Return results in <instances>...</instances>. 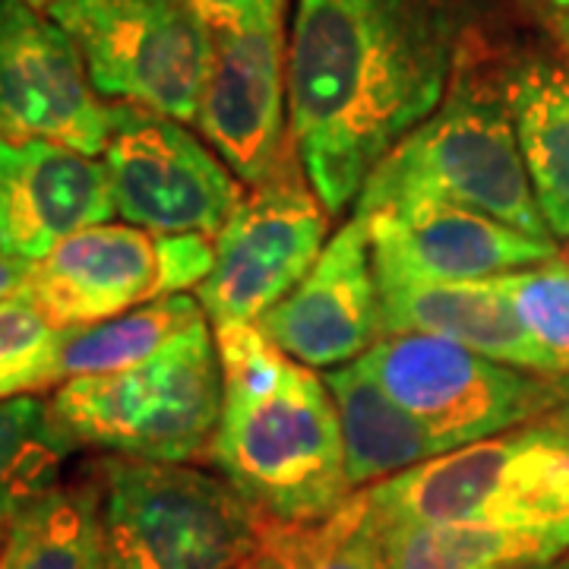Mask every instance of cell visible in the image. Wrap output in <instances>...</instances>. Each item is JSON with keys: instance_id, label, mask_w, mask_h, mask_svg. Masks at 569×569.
Here are the masks:
<instances>
[{"instance_id": "1", "label": "cell", "mask_w": 569, "mask_h": 569, "mask_svg": "<svg viewBox=\"0 0 569 569\" xmlns=\"http://www.w3.org/2000/svg\"><path fill=\"white\" fill-rule=\"evenodd\" d=\"M475 0H298L288 36V130L329 216L443 104Z\"/></svg>"}, {"instance_id": "2", "label": "cell", "mask_w": 569, "mask_h": 569, "mask_svg": "<svg viewBox=\"0 0 569 569\" xmlns=\"http://www.w3.org/2000/svg\"><path fill=\"white\" fill-rule=\"evenodd\" d=\"M222 361V415L206 459L276 522H317L346 507L342 425L313 367L276 348L257 323L212 326Z\"/></svg>"}, {"instance_id": "3", "label": "cell", "mask_w": 569, "mask_h": 569, "mask_svg": "<svg viewBox=\"0 0 569 569\" xmlns=\"http://www.w3.org/2000/svg\"><path fill=\"white\" fill-rule=\"evenodd\" d=\"M408 200L468 206L531 238L553 241L531 190L507 92L456 77L443 104L373 168L355 212Z\"/></svg>"}, {"instance_id": "4", "label": "cell", "mask_w": 569, "mask_h": 569, "mask_svg": "<svg viewBox=\"0 0 569 569\" xmlns=\"http://www.w3.org/2000/svg\"><path fill=\"white\" fill-rule=\"evenodd\" d=\"M51 415L77 449L146 462L203 459L222 415L216 329L197 320L140 365L63 383Z\"/></svg>"}, {"instance_id": "5", "label": "cell", "mask_w": 569, "mask_h": 569, "mask_svg": "<svg viewBox=\"0 0 569 569\" xmlns=\"http://www.w3.org/2000/svg\"><path fill=\"white\" fill-rule=\"evenodd\" d=\"M89 475L108 569H238L257 553L266 516L222 475L123 456L96 459Z\"/></svg>"}, {"instance_id": "6", "label": "cell", "mask_w": 569, "mask_h": 569, "mask_svg": "<svg viewBox=\"0 0 569 569\" xmlns=\"http://www.w3.org/2000/svg\"><path fill=\"white\" fill-rule=\"evenodd\" d=\"M377 526H507L569 531V443L548 425L516 427L365 488Z\"/></svg>"}, {"instance_id": "7", "label": "cell", "mask_w": 569, "mask_h": 569, "mask_svg": "<svg viewBox=\"0 0 569 569\" xmlns=\"http://www.w3.org/2000/svg\"><path fill=\"white\" fill-rule=\"evenodd\" d=\"M77 44L102 99L197 123L216 32L183 0H29Z\"/></svg>"}, {"instance_id": "8", "label": "cell", "mask_w": 569, "mask_h": 569, "mask_svg": "<svg viewBox=\"0 0 569 569\" xmlns=\"http://www.w3.org/2000/svg\"><path fill=\"white\" fill-rule=\"evenodd\" d=\"M212 263L216 241L206 234L92 224L29 263L20 295L54 329L96 326L168 295L197 291Z\"/></svg>"}, {"instance_id": "9", "label": "cell", "mask_w": 569, "mask_h": 569, "mask_svg": "<svg viewBox=\"0 0 569 569\" xmlns=\"http://www.w3.org/2000/svg\"><path fill=\"white\" fill-rule=\"evenodd\" d=\"M361 365L447 452L535 425L557 402L553 377L490 361L437 336H380Z\"/></svg>"}, {"instance_id": "10", "label": "cell", "mask_w": 569, "mask_h": 569, "mask_svg": "<svg viewBox=\"0 0 569 569\" xmlns=\"http://www.w3.org/2000/svg\"><path fill=\"white\" fill-rule=\"evenodd\" d=\"M104 168L118 216L152 234L216 238L244 203V183L187 123L111 104Z\"/></svg>"}, {"instance_id": "11", "label": "cell", "mask_w": 569, "mask_h": 569, "mask_svg": "<svg viewBox=\"0 0 569 569\" xmlns=\"http://www.w3.org/2000/svg\"><path fill=\"white\" fill-rule=\"evenodd\" d=\"M329 219L301 164L253 187L212 238L216 263L197 288L206 320L212 326L260 323L320 260Z\"/></svg>"}, {"instance_id": "12", "label": "cell", "mask_w": 569, "mask_h": 569, "mask_svg": "<svg viewBox=\"0 0 569 569\" xmlns=\"http://www.w3.org/2000/svg\"><path fill=\"white\" fill-rule=\"evenodd\" d=\"M102 102L77 44L29 0H0V140H48L104 152Z\"/></svg>"}, {"instance_id": "13", "label": "cell", "mask_w": 569, "mask_h": 569, "mask_svg": "<svg viewBox=\"0 0 569 569\" xmlns=\"http://www.w3.org/2000/svg\"><path fill=\"white\" fill-rule=\"evenodd\" d=\"M365 222L380 288L488 282L557 257V241L531 238L468 206L408 200L367 212Z\"/></svg>"}, {"instance_id": "14", "label": "cell", "mask_w": 569, "mask_h": 569, "mask_svg": "<svg viewBox=\"0 0 569 569\" xmlns=\"http://www.w3.org/2000/svg\"><path fill=\"white\" fill-rule=\"evenodd\" d=\"M197 127L238 181L260 187L298 164L288 130V41L282 26L216 32Z\"/></svg>"}, {"instance_id": "15", "label": "cell", "mask_w": 569, "mask_h": 569, "mask_svg": "<svg viewBox=\"0 0 569 569\" xmlns=\"http://www.w3.org/2000/svg\"><path fill=\"white\" fill-rule=\"evenodd\" d=\"M263 336L313 370L351 365L383 336V291L365 216H351L301 284L260 320Z\"/></svg>"}, {"instance_id": "16", "label": "cell", "mask_w": 569, "mask_h": 569, "mask_svg": "<svg viewBox=\"0 0 569 569\" xmlns=\"http://www.w3.org/2000/svg\"><path fill=\"white\" fill-rule=\"evenodd\" d=\"M118 216L108 168L48 140H0V253L36 263Z\"/></svg>"}, {"instance_id": "17", "label": "cell", "mask_w": 569, "mask_h": 569, "mask_svg": "<svg viewBox=\"0 0 569 569\" xmlns=\"http://www.w3.org/2000/svg\"><path fill=\"white\" fill-rule=\"evenodd\" d=\"M383 291V336H437L490 361L550 377L548 358L531 342L509 298L488 282L399 284Z\"/></svg>"}, {"instance_id": "18", "label": "cell", "mask_w": 569, "mask_h": 569, "mask_svg": "<svg viewBox=\"0 0 569 569\" xmlns=\"http://www.w3.org/2000/svg\"><path fill=\"white\" fill-rule=\"evenodd\" d=\"M323 380L339 411L348 485L355 490L373 488L408 468L447 456L440 440L373 380L361 358L326 370Z\"/></svg>"}, {"instance_id": "19", "label": "cell", "mask_w": 569, "mask_h": 569, "mask_svg": "<svg viewBox=\"0 0 569 569\" xmlns=\"http://www.w3.org/2000/svg\"><path fill=\"white\" fill-rule=\"evenodd\" d=\"M531 190L548 231L569 238V67L529 58L503 82Z\"/></svg>"}, {"instance_id": "20", "label": "cell", "mask_w": 569, "mask_h": 569, "mask_svg": "<svg viewBox=\"0 0 569 569\" xmlns=\"http://www.w3.org/2000/svg\"><path fill=\"white\" fill-rule=\"evenodd\" d=\"M383 569H535L569 550L567 529L507 526H377Z\"/></svg>"}, {"instance_id": "21", "label": "cell", "mask_w": 569, "mask_h": 569, "mask_svg": "<svg viewBox=\"0 0 569 569\" xmlns=\"http://www.w3.org/2000/svg\"><path fill=\"white\" fill-rule=\"evenodd\" d=\"M0 569H108L99 529V488L86 471L36 497L17 516L3 545Z\"/></svg>"}, {"instance_id": "22", "label": "cell", "mask_w": 569, "mask_h": 569, "mask_svg": "<svg viewBox=\"0 0 569 569\" xmlns=\"http://www.w3.org/2000/svg\"><path fill=\"white\" fill-rule=\"evenodd\" d=\"M197 320H206L203 307L197 295L183 291L127 310L104 323L61 329L54 342V387L140 365Z\"/></svg>"}, {"instance_id": "23", "label": "cell", "mask_w": 569, "mask_h": 569, "mask_svg": "<svg viewBox=\"0 0 569 569\" xmlns=\"http://www.w3.org/2000/svg\"><path fill=\"white\" fill-rule=\"evenodd\" d=\"M73 449L51 402L39 396L0 402V545L22 509L61 485V468Z\"/></svg>"}, {"instance_id": "24", "label": "cell", "mask_w": 569, "mask_h": 569, "mask_svg": "<svg viewBox=\"0 0 569 569\" xmlns=\"http://www.w3.org/2000/svg\"><path fill=\"white\" fill-rule=\"evenodd\" d=\"M257 569H383L380 531L365 490L317 522L263 519L260 545L250 560Z\"/></svg>"}, {"instance_id": "25", "label": "cell", "mask_w": 569, "mask_h": 569, "mask_svg": "<svg viewBox=\"0 0 569 569\" xmlns=\"http://www.w3.org/2000/svg\"><path fill=\"white\" fill-rule=\"evenodd\" d=\"M512 310L548 358L550 377H569V263L550 257L529 269H516L493 279Z\"/></svg>"}, {"instance_id": "26", "label": "cell", "mask_w": 569, "mask_h": 569, "mask_svg": "<svg viewBox=\"0 0 569 569\" xmlns=\"http://www.w3.org/2000/svg\"><path fill=\"white\" fill-rule=\"evenodd\" d=\"M58 332L22 295L0 301V402L54 387Z\"/></svg>"}, {"instance_id": "27", "label": "cell", "mask_w": 569, "mask_h": 569, "mask_svg": "<svg viewBox=\"0 0 569 569\" xmlns=\"http://www.w3.org/2000/svg\"><path fill=\"white\" fill-rule=\"evenodd\" d=\"M212 32L282 26L284 0H183Z\"/></svg>"}, {"instance_id": "28", "label": "cell", "mask_w": 569, "mask_h": 569, "mask_svg": "<svg viewBox=\"0 0 569 569\" xmlns=\"http://www.w3.org/2000/svg\"><path fill=\"white\" fill-rule=\"evenodd\" d=\"M26 276H29V263L26 260L0 253V301L17 298L22 291V284H26Z\"/></svg>"}, {"instance_id": "29", "label": "cell", "mask_w": 569, "mask_h": 569, "mask_svg": "<svg viewBox=\"0 0 569 569\" xmlns=\"http://www.w3.org/2000/svg\"><path fill=\"white\" fill-rule=\"evenodd\" d=\"M541 425H548L550 430H557L569 443V377H557V402L548 415L541 418Z\"/></svg>"}, {"instance_id": "30", "label": "cell", "mask_w": 569, "mask_h": 569, "mask_svg": "<svg viewBox=\"0 0 569 569\" xmlns=\"http://www.w3.org/2000/svg\"><path fill=\"white\" fill-rule=\"evenodd\" d=\"M553 32H557V39H560V44H563V51L569 54V13L553 22Z\"/></svg>"}, {"instance_id": "31", "label": "cell", "mask_w": 569, "mask_h": 569, "mask_svg": "<svg viewBox=\"0 0 569 569\" xmlns=\"http://www.w3.org/2000/svg\"><path fill=\"white\" fill-rule=\"evenodd\" d=\"M535 569H569V563H548V567H535Z\"/></svg>"}, {"instance_id": "32", "label": "cell", "mask_w": 569, "mask_h": 569, "mask_svg": "<svg viewBox=\"0 0 569 569\" xmlns=\"http://www.w3.org/2000/svg\"><path fill=\"white\" fill-rule=\"evenodd\" d=\"M553 3H560V7H569V0H553Z\"/></svg>"}, {"instance_id": "33", "label": "cell", "mask_w": 569, "mask_h": 569, "mask_svg": "<svg viewBox=\"0 0 569 569\" xmlns=\"http://www.w3.org/2000/svg\"><path fill=\"white\" fill-rule=\"evenodd\" d=\"M238 569H257L253 563H244V567H238Z\"/></svg>"}, {"instance_id": "34", "label": "cell", "mask_w": 569, "mask_h": 569, "mask_svg": "<svg viewBox=\"0 0 569 569\" xmlns=\"http://www.w3.org/2000/svg\"><path fill=\"white\" fill-rule=\"evenodd\" d=\"M567 263H569V250H567Z\"/></svg>"}, {"instance_id": "35", "label": "cell", "mask_w": 569, "mask_h": 569, "mask_svg": "<svg viewBox=\"0 0 569 569\" xmlns=\"http://www.w3.org/2000/svg\"><path fill=\"white\" fill-rule=\"evenodd\" d=\"M567 563H569V560H567Z\"/></svg>"}]
</instances>
